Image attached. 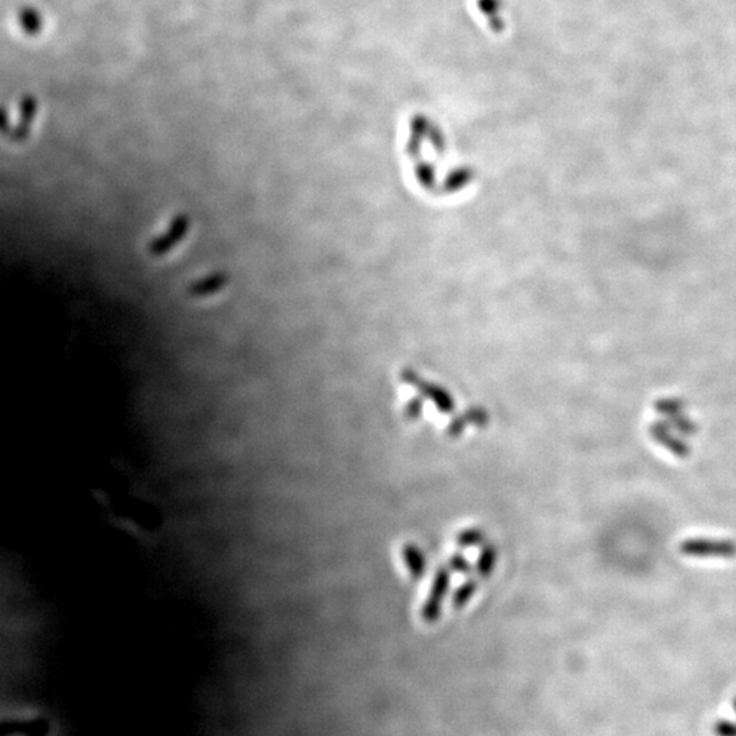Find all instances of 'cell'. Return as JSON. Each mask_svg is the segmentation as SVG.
<instances>
[{
	"mask_svg": "<svg viewBox=\"0 0 736 736\" xmlns=\"http://www.w3.org/2000/svg\"><path fill=\"white\" fill-rule=\"evenodd\" d=\"M484 543H486V532L483 529L466 528L457 533L456 544L462 550L480 547Z\"/></svg>",
	"mask_w": 736,
	"mask_h": 736,
	"instance_id": "8",
	"label": "cell"
},
{
	"mask_svg": "<svg viewBox=\"0 0 736 736\" xmlns=\"http://www.w3.org/2000/svg\"><path fill=\"white\" fill-rule=\"evenodd\" d=\"M680 554L698 559H734L736 558V541L730 539L692 537L679 546Z\"/></svg>",
	"mask_w": 736,
	"mask_h": 736,
	"instance_id": "1",
	"label": "cell"
},
{
	"mask_svg": "<svg viewBox=\"0 0 736 736\" xmlns=\"http://www.w3.org/2000/svg\"><path fill=\"white\" fill-rule=\"evenodd\" d=\"M648 431L651 438L672 456L685 459L692 455L690 445L680 436L675 435L673 430L667 424L666 420L652 421Z\"/></svg>",
	"mask_w": 736,
	"mask_h": 736,
	"instance_id": "3",
	"label": "cell"
},
{
	"mask_svg": "<svg viewBox=\"0 0 736 736\" xmlns=\"http://www.w3.org/2000/svg\"><path fill=\"white\" fill-rule=\"evenodd\" d=\"M421 411H423V402H421L420 398H414V400H411L408 402V405L405 408V415L411 420H416V419L420 418Z\"/></svg>",
	"mask_w": 736,
	"mask_h": 736,
	"instance_id": "15",
	"label": "cell"
},
{
	"mask_svg": "<svg viewBox=\"0 0 736 736\" xmlns=\"http://www.w3.org/2000/svg\"><path fill=\"white\" fill-rule=\"evenodd\" d=\"M449 569L458 574H469L472 571V564L462 554L456 553L449 559Z\"/></svg>",
	"mask_w": 736,
	"mask_h": 736,
	"instance_id": "13",
	"label": "cell"
},
{
	"mask_svg": "<svg viewBox=\"0 0 736 736\" xmlns=\"http://www.w3.org/2000/svg\"><path fill=\"white\" fill-rule=\"evenodd\" d=\"M464 418L468 424H473L479 428H486L490 423V416L483 408H471L464 414Z\"/></svg>",
	"mask_w": 736,
	"mask_h": 736,
	"instance_id": "12",
	"label": "cell"
},
{
	"mask_svg": "<svg viewBox=\"0 0 736 736\" xmlns=\"http://www.w3.org/2000/svg\"><path fill=\"white\" fill-rule=\"evenodd\" d=\"M477 591V582L475 580H468L465 582H462L452 596V605L453 608L456 610H461L464 608L471 600L472 597L475 596Z\"/></svg>",
	"mask_w": 736,
	"mask_h": 736,
	"instance_id": "9",
	"label": "cell"
},
{
	"mask_svg": "<svg viewBox=\"0 0 736 736\" xmlns=\"http://www.w3.org/2000/svg\"><path fill=\"white\" fill-rule=\"evenodd\" d=\"M666 421L673 431H676L679 435H683V436H692L698 431V425L690 418L685 416L683 414L668 416L666 418Z\"/></svg>",
	"mask_w": 736,
	"mask_h": 736,
	"instance_id": "10",
	"label": "cell"
},
{
	"mask_svg": "<svg viewBox=\"0 0 736 736\" xmlns=\"http://www.w3.org/2000/svg\"><path fill=\"white\" fill-rule=\"evenodd\" d=\"M655 409L657 414L663 415L664 418L673 416L678 414H683L686 404L679 398H662L655 402Z\"/></svg>",
	"mask_w": 736,
	"mask_h": 736,
	"instance_id": "11",
	"label": "cell"
},
{
	"mask_svg": "<svg viewBox=\"0 0 736 736\" xmlns=\"http://www.w3.org/2000/svg\"><path fill=\"white\" fill-rule=\"evenodd\" d=\"M450 570L439 567L434 575L430 594L421 607L420 615L425 623H435L442 615V604L450 588Z\"/></svg>",
	"mask_w": 736,
	"mask_h": 736,
	"instance_id": "2",
	"label": "cell"
},
{
	"mask_svg": "<svg viewBox=\"0 0 736 736\" xmlns=\"http://www.w3.org/2000/svg\"><path fill=\"white\" fill-rule=\"evenodd\" d=\"M498 561V550L493 544H483L476 561V573L482 578H489L495 570Z\"/></svg>",
	"mask_w": 736,
	"mask_h": 736,
	"instance_id": "6",
	"label": "cell"
},
{
	"mask_svg": "<svg viewBox=\"0 0 736 736\" xmlns=\"http://www.w3.org/2000/svg\"><path fill=\"white\" fill-rule=\"evenodd\" d=\"M466 424H468V423L465 420L464 415H462V416H456V418H453V419L450 420V423H449V425H448V428H446V434H448L450 438H458V436L464 432Z\"/></svg>",
	"mask_w": 736,
	"mask_h": 736,
	"instance_id": "14",
	"label": "cell"
},
{
	"mask_svg": "<svg viewBox=\"0 0 736 736\" xmlns=\"http://www.w3.org/2000/svg\"><path fill=\"white\" fill-rule=\"evenodd\" d=\"M405 381L411 385L416 386L423 395H425L428 400L434 402V405L438 408L439 412L449 415L455 411V401L452 395L445 391L443 389L435 385H430L427 382H423L415 375H405Z\"/></svg>",
	"mask_w": 736,
	"mask_h": 736,
	"instance_id": "4",
	"label": "cell"
},
{
	"mask_svg": "<svg viewBox=\"0 0 736 736\" xmlns=\"http://www.w3.org/2000/svg\"><path fill=\"white\" fill-rule=\"evenodd\" d=\"M401 555L411 577L416 581L421 580L427 571V561L420 548L416 544L407 543L401 550Z\"/></svg>",
	"mask_w": 736,
	"mask_h": 736,
	"instance_id": "5",
	"label": "cell"
},
{
	"mask_svg": "<svg viewBox=\"0 0 736 736\" xmlns=\"http://www.w3.org/2000/svg\"><path fill=\"white\" fill-rule=\"evenodd\" d=\"M40 721V717L35 720H1L0 721V736L29 735Z\"/></svg>",
	"mask_w": 736,
	"mask_h": 736,
	"instance_id": "7",
	"label": "cell"
},
{
	"mask_svg": "<svg viewBox=\"0 0 736 736\" xmlns=\"http://www.w3.org/2000/svg\"><path fill=\"white\" fill-rule=\"evenodd\" d=\"M48 733H49V723H48V720L40 717V721H38L37 727H35V730H33V731H32V733L28 736H47L48 735Z\"/></svg>",
	"mask_w": 736,
	"mask_h": 736,
	"instance_id": "16",
	"label": "cell"
}]
</instances>
